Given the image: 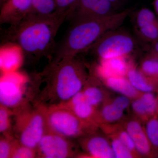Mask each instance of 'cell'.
Segmentation results:
<instances>
[{
	"mask_svg": "<svg viewBox=\"0 0 158 158\" xmlns=\"http://www.w3.org/2000/svg\"><path fill=\"white\" fill-rule=\"evenodd\" d=\"M66 19L65 15L56 12L50 15L31 13L2 32V43L18 47L29 62H37L44 57L51 59L57 32Z\"/></svg>",
	"mask_w": 158,
	"mask_h": 158,
	"instance_id": "1",
	"label": "cell"
},
{
	"mask_svg": "<svg viewBox=\"0 0 158 158\" xmlns=\"http://www.w3.org/2000/svg\"><path fill=\"white\" fill-rule=\"evenodd\" d=\"M33 0H7L1 6V24H11L33 12Z\"/></svg>",
	"mask_w": 158,
	"mask_h": 158,
	"instance_id": "10",
	"label": "cell"
},
{
	"mask_svg": "<svg viewBox=\"0 0 158 158\" xmlns=\"http://www.w3.org/2000/svg\"><path fill=\"white\" fill-rule=\"evenodd\" d=\"M40 157L66 158L74 153V145L68 138L48 131L36 149Z\"/></svg>",
	"mask_w": 158,
	"mask_h": 158,
	"instance_id": "7",
	"label": "cell"
},
{
	"mask_svg": "<svg viewBox=\"0 0 158 158\" xmlns=\"http://www.w3.org/2000/svg\"><path fill=\"white\" fill-rule=\"evenodd\" d=\"M149 51L150 56L158 59V40L152 43Z\"/></svg>",
	"mask_w": 158,
	"mask_h": 158,
	"instance_id": "34",
	"label": "cell"
},
{
	"mask_svg": "<svg viewBox=\"0 0 158 158\" xmlns=\"http://www.w3.org/2000/svg\"><path fill=\"white\" fill-rule=\"evenodd\" d=\"M118 139L123 143L125 146L131 151L135 149V146L132 138L129 134L127 131H123L119 135Z\"/></svg>",
	"mask_w": 158,
	"mask_h": 158,
	"instance_id": "31",
	"label": "cell"
},
{
	"mask_svg": "<svg viewBox=\"0 0 158 158\" xmlns=\"http://www.w3.org/2000/svg\"><path fill=\"white\" fill-rule=\"evenodd\" d=\"M15 126L20 144L36 150L41 138L48 131L45 108L23 113L18 117Z\"/></svg>",
	"mask_w": 158,
	"mask_h": 158,
	"instance_id": "5",
	"label": "cell"
},
{
	"mask_svg": "<svg viewBox=\"0 0 158 158\" xmlns=\"http://www.w3.org/2000/svg\"><path fill=\"white\" fill-rule=\"evenodd\" d=\"M109 1H110V2H112V3H113V4H114L115 3L118 2L120 1V0H109Z\"/></svg>",
	"mask_w": 158,
	"mask_h": 158,
	"instance_id": "37",
	"label": "cell"
},
{
	"mask_svg": "<svg viewBox=\"0 0 158 158\" xmlns=\"http://www.w3.org/2000/svg\"><path fill=\"white\" fill-rule=\"evenodd\" d=\"M33 12L41 15H50L56 11L55 0H33Z\"/></svg>",
	"mask_w": 158,
	"mask_h": 158,
	"instance_id": "20",
	"label": "cell"
},
{
	"mask_svg": "<svg viewBox=\"0 0 158 158\" xmlns=\"http://www.w3.org/2000/svg\"><path fill=\"white\" fill-rule=\"evenodd\" d=\"M106 80L109 88L123 95L132 98L137 95V90L124 77H110Z\"/></svg>",
	"mask_w": 158,
	"mask_h": 158,
	"instance_id": "16",
	"label": "cell"
},
{
	"mask_svg": "<svg viewBox=\"0 0 158 158\" xmlns=\"http://www.w3.org/2000/svg\"><path fill=\"white\" fill-rule=\"evenodd\" d=\"M141 69L144 75L158 78V59L149 56L142 62Z\"/></svg>",
	"mask_w": 158,
	"mask_h": 158,
	"instance_id": "21",
	"label": "cell"
},
{
	"mask_svg": "<svg viewBox=\"0 0 158 158\" xmlns=\"http://www.w3.org/2000/svg\"><path fill=\"white\" fill-rule=\"evenodd\" d=\"M127 76L130 83L136 90L145 93L151 92L153 90L152 86L148 81L144 74L135 69H130Z\"/></svg>",
	"mask_w": 158,
	"mask_h": 158,
	"instance_id": "17",
	"label": "cell"
},
{
	"mask_svg": "<svg viewBox=\"0 0 158 158\" xmlns=\"http://www.w3.org/2000/svg\"><path fill=\"white\" fill-rule=\"evenodd\" d=\"M147 114H152L157 106L155 97L151 92H146L140 98Z\"/></svg>",
	"mask_w": 158,
	"mask_h": 158,
	"instance_id": "29",
	"label": "cell"
},
{
	"mask_svg": "<svg viewBox=\"0 0 158 158\" xmlns=\"http://www.w3.org/2000/svg\"><path fill=\"white\" fill-rule=\"evenodd\" d=\"M9 108L1 105L0 108V131L1 133L6 135L9 134L10 129V113Z\"/></svg>",
	"mask_w": 158,
	"mask_h": 158,
	"instance_id": "27",
	"label": "cell"
},
{
	"mask_svg": "<svg viewBox=\"0 0 158 158\" xmlns=\"http://www.w3.org/2000/svg\"><path fill=\"white\" fill-rule=\"evenodd\" d=\"M99 0H78L70 10L66 19L70 21L84 17L89 13Z\"/></svg>",
	"mask_w": 158,
	"mask_h": 158,
	"instance_id": "19",
	"label": "cell"
},
{
	"mask_svg": "<svg viewBox=\"0 0 158 158\" xmlns=\"http://www.w3.org/2000/svg\"><path fill=\"white\" fill-rule=\"evenodd\" d=\"M130 9L99 18H82L71 21L70 26L56 43L51 62L73 57L87 52L101 36L119 28L131 14Z\"/></svg>",
	"mask_w": 158,
	"mask_h": 158,
	"instance_id": "2",
	"label": "cell"
},
{
	"mask_svg": "<svg viewBox=\"0 0 158 158\" xmlns=\"http://www.w3.org/2000/svg\"><path fill=\"white\" fill-rule=\"evenodd\" d=\"M135 30L139 37L146 42L153 43L158 40V19L153 12L143 8L136 13Z\"/></svg>",
	"mask_w": 158,
	"mask_h": 158,
	"instance_id": "9",
	"label": "cell"
},
{
	"mask_svg": "<svg viewBox=\"0 0 158 158\" xmlns=\"http://www.w3.org/2000/svg\"><path fill=\"white\" fill-rule=\"evenodd\" d=\"M2 138L0 141V158H11L15 141L11 137Z\"/></svg>",
	"mask_w": 158,
	"mask_h": 158,
	"instance_id": "28",
	"label": "cell"
},
{
	"mask_svg": "<svg viewBox=\"0 0 158 158\" xmlns=\"http://www.w3.org/2000/svg\"><path fill=\"white\" fill-rule=\"evenodd\" d=\"M77 56L51 62L46 69L47 78L60 104L68 101L81 91L84 85L85 72Z\"/></svg>",
	"mask_w": 158,
	"mask_h": 158,
	"instance_id": "3",
	"label": "cell"
},
{
	"mask_svg": "<svg viewBox=\"0 0 158 158\" xmlns=\"http://www.w3.org/2000/svg\"><path fill=\"white\" fill-rule=\"evenodd\" d=\"M48 131L69 139L75 138L83 132L85 122L70 110L59 105L45 108Z\"/></svg>",
	"mask_w": 158,
	"mask_h": 158,
	"instance_id": "6",
	"label": "cell"
},
{
	"mask_svg": "<svg viewBox=\"0 0 158 158\" xmlns=\"http://www.w3.org/2000/svg\"><path fill=\"white\" fill-rule=\"evenodd\" d=\"M85 100L94 107L97 106L102 100L101 90L97 87H89L83 92Z\"/></svg>",
	"mask_w": 158,
	"mask_h": 158,
	"instance_id": "23",
	"label": "cell"
},
{
	"mask_svg": "<svg viewBox=\"0 0 158 158\" xmlns=\"http://www.w3.org/2000/svg\"><path fill=\"white\" fill-rule=\"evenodd\" d=\"M113 103L120 110L124 111L129 105V99L127 97L122 95L115 99Z\"/></svg>",
	"mask_w": 158,
	"mask_h": 158,
	"instance_id": "32",
	"label": "cell"
},
{
	"mask_svg": "<svg viewBox=\"0 0 158 158\" xmlns=\"http://www.w3.org/2000/svg\"><path fill=\"white\" fill-rule=\"evenodd\" d=\"M146 134L148 140L156 147H158V120H150L146 126Z\"/></svg>",
	"mask_w": 158,
	"mask_h": 158,
	"instance_id": "26",
	"label": "cell"
},
{
	"mask_svg": "<svg viewBox=\"0 0 158 158\" xmlns=\"http://www.w3.org/2000/svg\"><path fill=\"white\" fill-rule=\"evenodd\" d=\"M7 0H0V3H1V6H2L3 4H4Z\"/></svg>",
	"mask_w": 158,
	"mask_h": 158,
	"instance_id": "36",
	"label": "cell"
},
{
	"mask_svg": "<svg viewBox=\"0 0 158 158\" xmlns=\"http://www.w3.org/2000/svg\"><path fill=\"white\" fill-rule=\"evenodd\" d=\"M86 148L94 158H115L111 146L104 138L100 136L89 138L86 142Z\"/></svg>",
	"mask_w": 158,
	"mask_h": 158,
	"instance_id": "13",
	"label": "cell"
},
{
	"mask_svg": "<svg viewBox=\"0 0 158 158\" xmlns=\"http://www.w3.org/2000/svg\"><path fill=\"white\" fill-rule=\"evenodd\" d=\"M132 108L133 110L139 115H144L147 114L140 98L133 102Z\"/></svg>",
	"mask_w": 158,
	"mask_h": 158,
	"instance_id": "33",
	"label": "cell"
},
{
	"mask_svg": "<svg viewBox=\"0 0 158 158\" xmlns=\"http://www.w3.org/2000/svg\"><path fill=\"white\" fill-rule=\"evenodd\" d=\"M20 50L13 45L5 46L1 51V68L5 72H9L16 68L21 61Z\"/></svg>",
	"mask_w": 158,
	"mask_h": 158,
	"instance_id": "15",
	"label": "cell"
},
{
	"mask_svg": "<svg viewBox=\"0 0 158 158\" xmlns=\"http://www.w3.org/2000/svg\"><path fill=\"white\" fill-rule=\"evenodd\" d=\"M37 155L36 150L15 141L11 158H31L35 157Z\"/></svg>",
	"mask_w": 158,
	"mask_h": 158,
	"instance_id": "22",
	"label": "cell"
},
{
	"mask_svg": "<svg viewBox=\"0 0 158 158\" xmlns=\"http://www.w3.org/2000/svg\"><path fill=\"white\" fill-rule=\"evenodd\" d=\"M23 79L16 74H5L0 82L1 105L8 108L19 105L23 98Z\"/></svg>",
	"mask_w": 158,
	"mask_h": 158,
	"instance_id": "8",
	"label": "cell"
},
{
	"mask_svg": "<svg viewBox=\"0 0 158 158\" xmlns=\"http://www.w3.org/2000/svg\"><path fill=\"white\" fill-rule=\"evenodd\" d=\"M115 158H131L133 157L131 151L126 147L118 138L112 141L111 145Z\"/></svg>",
	"mask_w": 158,
	"mask_h": 158,
	"instance_id": "25",
	"label": "cell"
},
{
	"mask_svg": "<svg viewBox=\"0 0 158 158\" xmlns=\"http://www.w3.org/2000/svg\"><path fill=\"white\" fill-rule=\"evenodd\" d=\"M114 4L109 0H99L88 14L80 19L99 18L115 14L116 12L114 11Z\"/></svg>",
	"mask_w": 158,
	"mask_h": 158,
	"instance_id": "18",
	"label": "cell"
},
{
	"mask_svg": "<svg viewBox=\"0 0 158 158\" xmlns=\"http://www.w3.org/2000/svg\"><path fill=\"white\" fill-rule=\"evenodd\" d=\"M127 131L132 138L138 152L143 155L148 154L150 150L149 140L141 125L137 121L130 122L127 125Z\"/></svg>",
	"mask_w": 158,
	"mask_h": 158,
	"instance_id": "14",
	"label": "cell"
},
{
	"mask_svg": "<svg viewBox=\"0 0 158 158\" xmlns=\"http://www.w3.org/2000/svg\"><path fill=\"white\" fill-rule=\"evenodd\" d=\"M154 7L156 14L157 15L158 17V0L154 1Z\"/></svg>",
	"mask_w": 158,
	"mask_h": 158,
	"instance_id": "35",
	"label": "cell"
},
{
	"mask_svg": "<svg viewBox=\"0 0 158 158\" xmlns=\"http://www.w3.org/2000/svg\"><path fill=\"white\" fill-rule=\"evenodd\" d=\"M68 109L83 121L89 119L94 113V106L85 100L84 94L80 91L68 101L58 104Z\"/></svg>",
	"mask_w": 158,
	"mask_h": 158,
	"instance_id": "12",
	"label": "cell"
},
{
	"mask_svg": "<svg viewBox=\"0 0 158 158\" xmlns=\"http://www.w3.org/2000/svg\"><path fill=\"white\" fill-rule=\"evenodd\" d=\"M117 29L101 36L87 52L101 59L127 56L135 50L136 42L127 32Z\"/></svg>",
	"mask_w": 158,
	"mask_h": 158,
	"instance_id": "4",
	"label": "cell"
},
{
	"mask_svg": "<svg viewBox=\"0 0 158 158\" xmlns=\"http://www.w3.org/2000/svg\"><path fill=\"white\" fill-rule=\"evenodd\" d=\"M78 0H55L56 12L58 14L65 15L66 18L70 10Z\"/></svg>",
	"mask_w": 158,
	"mask_h": 158,
	"instance_id": "30",
	"label": "cell"
},
{
	"mask_svg": "<svg viewBox=\"0 0 158 158\" xmlns=\"http://www.w3.org/2000/svg\"><path fill=\"white\" fill-rule=\"evenodd\" d=\"M123 113V110L116 107L113 103L106 106L102 111L103 117L105 120L109 122L117 121L121 118Z\"/></svg>",
	"mask_w": 158,
	"mask_h": 158,
	"instance_id": "24",
	"label": "cell"
},
{
	"mask_svg": "<svg viewBox=\"0 0 158 158\" xmlns=\"http://www.w3.org/2000/svg\"><path fill=\"white\" fill-rule=\"evenodd\" d=\"M127 56L101 59L98 73L106 79L110 77H124L130 69L126 59Z\"/></svg>",
	"mask_w": 158,
	"mask_h": 158,
	"instance_id": "11",
	"label": "cell"
}]
</instances>
